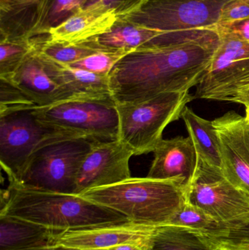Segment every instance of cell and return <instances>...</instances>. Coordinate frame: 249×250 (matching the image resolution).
<instances>
[{"label":"cell","instance_id":"83f0119b","mask_svg":"<svg viewBox=\"0 0 249 250\" xmlns=\"http://www.w3.org/2000/svg\"><path fill=\"white\" fill-rule=\"evenodd\" d=\"M36 105L14 83L0 78V110Z\"/></svg>","mask_w":249,"mask_h":250},{"label":"cell","instance_id":"52a82bcc","mask_svg":"<svg viewBox=\"0 0 249 250\" xmlns=\"http://www.w3.org/2000/svg\"><path fill=\"white\" fill-rule=\"evenodd\" d=\"M186 200L228 229L249 221V195L231 183L222 169L199 158L195 174L187 185Z\"/></svg>","mask_w":249,"mask_h":250},{"label":"cell","instance_id":"ac0fdd59","mask_svg":"<svg viewBox=\"0 0 249 250\" xmlns=\"http://www.w3.org/2000/svg\"><path fill=\"white\" fill-rule=\"evenodd\" d=\"M0 250L51 249L58 231L12 217H0Z\"/></svg>","mask_w":249,"mask_h":250},{"label":"cell","instance_id":"7c38bea8","mask_svg":"<svg viewBox=\"0 0 249 250\" xmlns=\"http://www.w3.org/2000/svg\"><path fill=\"white\" fill-rule=\"evenodd\" d=\"M157 226L132 221L98 225L82 229L58 230L53 236L51 248L80 250L114 248L130 242L153 239Z\"/></svg>","mask_w":249,"mask_h":250},{"label":"cell","instance_id":"30bf717a","mask_svg":"<svg viewBox=\"0 0 249 250\" xmlns=\"http://www.w3.org/2000/svg\"><path fill=\"white\" fill-rule=\"evenodd\" d=\"M219 36V47L196 86L194 100L233 103L249 89V42Z\"/></svg>","mask_w":249,"mask_h":250},{"label":"cell","instance_id":"d590c367","mask_svg":"<svg viewBox=\"0 0 249 250\" xmlns=\"http://www.w3.org/2000/svg\"><path fill=\"white\" fill-rule=\"evenodd\" d=\"M80 250H109V249H103V248H96V249H85Z\"/></svg>","mask_w":249,"mask_h":250},{"label":"cell","instance_id":"9c48e42d","mask_svg":"<svg viewBox=\"0 0 249 250\" xmlns=\"http://www.w3.org/2000/svg\"><path fill=\"white\" fill-rule=\"evenodd\" d=\"M231 0H146L118 20L161 32L215 29Z\"/></svg>","mask_w":249,"mask_h":250},{"label":"cell","instance_id":"cb8c5ba5","mask_svg":"<svg viewBox=\"0 0 249 250\" xmlns=\"http://www.w3.org/2000/svg\"><path fill=\"white\" fill-rule=\"evenodd\" d=\"M168 225L194 229L206 236H215L228 229V226L187 201Z\"/></svg>","mask_w":249,"mask_h":250},{"label":"cell","instance_id":"6da1fadb","mask_svg":"<svg viewBox=\"0 0 249 250\" xmlns=\"http://www.w3.org/2000/svg\"><path fill=\"white\" fill-rule=\"evenodd\" d=\"M216 29L162 32L123 57L108 75L115 104L140 103L165 92H189L211 64Z\"/></svg>","mask_w":249,"mask_h":250},{"label":"cell","instance_id":"e0dca14e","mask_svg":"<svg viewBox=\"0 0 249 250\" xmlns=\"http://www.w3.org/2000/svg\"><path fill=\"white\" fill-rule=\"evenodd\" d=\"M39 48L29 54L7 80L14 83L38 106L65 101L62 90L48 74Z\"/></svg>","mask_w":249,"mask_h":250},{"label":"cell","instance_id":"d4e9b609","mask_svg":"<svg viewBox=\"0 0 249 250\" xmlns=\"http://www.w3.org/2000/svg\"><path fill=\"white\" fill-rule=\"evenodd\" d=\"M39 50L45 57L64 64H70L99 51H104L91 41L81 43L64 44L50 42L45 40L41 42Z\"/></svg>","mask_w":249,"mask_h":250},{"label":"cell","instance_id":"74e56055","mask_svg":"<svg viewBox=\"0 0 249 250\" xmlns=\"http://www.w3.org/2000/svg\"><path fill=\"white\" fill-rule=\"evenodd\" d=\"M213 247H214V246H213ZM214 248H215V247H214ZM216 248V250H224L220 249V248Z\"/></svg>","mask_w":249,"mask_h":250},{"label":"cell","instance_id":"277c9868","mask_svg":"<svg viewBox=\"0 0 249 250\" xmlns=\"http://www.w3.org/2000/svg\"><path fill=\"white\" fill-rule=\"evenodd\" d=\"M35 106L0 110V163L9 183L19 180L32 156L42 147L84 138L39 120L34 112Z\"/></svg>","mask_w":249,"mask_h":250},{"label":"cell","instance_id":"7402d4cb","mask_svg":"<svg viewBox=\"0 0 249 250\" xmlns=\"http://www.w3.org/2000/svg\"><path fill=\"white\" fill-rule=\"evenodd\" d=\"M152 250H216L201 232L194 229L165 225L158 227Z\"/></svg>","mask_w":249,"mask_h":250},{"label":"cell","instance_id":"8fae6325","mask_svg":"<svg viewBox=\"0 0 249 250\" xmlns=\"http://www.w3.org/2000/svg\"><path fill=\"white\" fill-rule=\"evenodd\" d=\"M133 155V149L121 140L95 141L80 164L76 195L131 178L130 160Z\"/></svg>","mask_w":249,"mask_h":250},{"label":"cell","instance_id":"9a60e30c","mask_svg":"<svg viewBox=\"0 0 249 250\" xmlns=\"http://www.w3.org/2000/svg\"><path fill=\"white\" fill-rule=\"evenodd\" d=\"M114 10L99 5L83 7L48 32L50 42L77 44L108 32L118 21Z\"/></svg>","mask_w":249,"mask_h":250},{"label":"cell","instance_id":"e575fe53","mask_svg":"<svg viewBox=\"0 0 249 250\" xmlns=\"http://www.w3.org/2000/svg\"><path fill=\"white\" fill-rule=\"evenodd\" d=\"M75 250L66 249V248H51V249H45V250Z\"/></svg>","mask_w":249,"mask_h":250},{"label":"cell","instance_id":"3957f363","mask_svg":"<svg viewBox=\"0 0 249 250\" xmlns=\"http://www.w3.org/2000/svg\"><path fill=\"white\" fill-rule=\"evenodd\" d=\"M187 184L179 179L130 178L108 186L87 189L78 195L121 213L134 223L169 224L186 203Z\"/></svg>","mask_w":249,"mask_h":250},{"label":"cell","instance_id":"1f68e13d","mask_svg":"<svg viewBox=\"0 0 249 250\" xmlns=\"http://www.w3.org/2000/svg\"><path fill=\"white\" fill-rule=\"evenodd\" d=\"M38 1L39 0H0L1 22L32 7L35 9Z\"/></svg>","mask_w":249,"mask_h":250},{"label":"cell","instance_id":"8992f818","mask_svg":"<svg viewBox=\"0 0 249 250\" xmlns=\"http://www.w3.org/2000/svg\"><path fill=\"white\" fill-rule=\"evenodd\" d=\"M95 141L80 138L45 146L34 154L19 180L9 184L76 195L80 164Z\"/></svg>","mask_w":249,"mask_h":250},{"label":"cell","instance_id":"ba28073f","mask_svg":"<svg viewBox=\"0 0 249 250\" xmlns=\"http://www.w3.org/2000/svg\"><path fill=\"white\" fill-rule=\"evenodd\" d=\"M34 112L42 121L92 141H114L119 136V118L112 98L69 100L48 106L35 105Z\"/></svg>","mask_w":249,"mask_h":250},{"label":"cell","instance_id":"4fadbf2b","mask_svg":"<svg viewBox=\"0 0 249 250\" xmlns=\"http://www.w3.org/2000/svg\"><path fill=\"white\" fill-rule=\"evenodd\" d=\"M225 177L249 195V118L229 111L213 120Z\"/></svg>","mask_w":249,"mask_h":250},{"label":"cell","instance_id":"ffe728a7","mask_svg":"<svg viewBox=\"0 0 249 250\" xmlns=\"http://www.w3.org/2000/svg\"><path fill=\"white\" fill-rule=\"evenodd\" d=\"M162 32L118 20L108 32L89 41L104 51L128 52L146 45Z\"/></svg>","mask_w":249,"mask_h":250},{"label":"cell","instance_id":"d6a6232c","mask_svg":"<svg viewBox=\"0 0 249 250\" xmlns=\"http://www.w3.org/2000/svg\"><path fill=\"white\" fill-rule=\"evenodd\" d=\"M152 241H143V242H130L123 244L114 248H108L109 250H152Z\"/></svg>","mask_w":249,"mask_h":250},{"label":"cell","instance_id":"8d00e7d4","mask_svg":"<svg viewBox=\"0 0 249 250\" xmlns=\"http://www.w3.org/2000/svg\"><path fill=\"white\" fill-rule=\"evenodd\" d=\"M246 113H247V114H246V116H247V117H249V108H246Z\"/></svg>","mask_w":249,"mask_h":250},{"label":"cell","instance_id":"836d02e7","mask_svg":"<svg viewBox=\"0 0 249 250\" xmlns=\"http://www.w3.org/2000/svg\"><path fill=\"white\" fill-rule=\"evenodd\" d=\"M233 103L240 104L244 105L246 108H249V89L246 90L245 92L241 93L236 99L234 101Z\"/></svg>","mask_w":249,"mask_h":250},{"label":"cell","instance_id":"2e32d148","mask_svg":"<svg viewBox=\"0 0 249 250\" xmlns=\"http://www.w3.org/2000/svg\"><path fill=\"white\" fill-rule=\"evenodd\" d=\"M41 55L48 74L62 90L65 101L112 98L108 76L75 68Z\"/></svg>","mask_w":249,"mask_h":250},{"label":"cell","instance_id":"484cf974","mask_svg":"<svg viewBox=\"0 0 249 250\" xmlns=\"http://www.w3.org/2000/svg\"><path fill=\"white\" fill-rule=\"evenodd\" d=\"M129 53L125 51H99L67 65L99 76H108L115 64Z\"/></svg>","mask_w":249,"mask_h":250},{"label":"cell","instance_id":"603a6c76","mask_svg":"<svg viewBox=\"0 0 249 250\" xmlns=\"http://www.w3.org/2000/svg\"><path fill=\"white\" fill-rule=\"evenodd\" d=\"M40 42L26 36L0 38V78L11 77Z\"/></svg>","mask_w":249,"mask_h":250},{"label":"cell","instance_id":"f35d334b","mask_svg":"<svg viewBox=\"0 0 249 250\" xmlns=\"http://www.w3.org/2000/svg\"><path fill=\"white\" fill-rule=\"evenodd\" d=\"M248 118H249V117H248Z\"/></svg>","mask_w":249,"mask_h":250},{"label":"cell","instance_id":"4dcf8cb0","mask_svg":"<svg viewBox=\"0 0 249 250\" xmlns=\"http://www.w3.org/2000/svg\"><path fill=\"white\" fill-rule=\"evenodd\" d=\"M249 18V0H231L222 9L219 23Z\"/></svg>","mask_w":249,"mask_h":250},{"label":"cell","instance_id":"5b68a950","mask_svg":"<svg viewBox=\"0 0 249 250\" xmlns=\"http://www.w3.org/2000/svg\"><path fill=\"white\" fill-rule=\"evenodd\" d=\"M193 100L189 91L165 92L143 102L117 104L118 139L133 149L134 155L153 152L163 139L166 126L181 118Z\"/></svg>","mask_w":249,"mask_h":250},{"label":"cell","instance_id":"5bb4252c","mask_svg":"<svg viewBox=\"0 0 249 250\" xmlns=\"http://www.w3.org/2000/svg\"><path fill=\"white\" fill-rule=\"evenodd\" d=\"M153 152L154 157L148 178L179 179L187 185L192 180L198 165V156L190 136L162 139Z\"/></svg>","mask_w":249,"mask_h":250},{"label":"cell","instance_id":"f546056e","mask_svg":"<svg viewBox=\"0 0 249 250\" xmlns=\"http://www.w3.org/2000/svg\"><path fill=\"white\" fill-rule=\"evenodd\" d=\"M215 29L219 35L249 42V18L219 23Z\"/></svg>","mask_w":249,"mask_h":250},{"label":"cell","instance_id":"4316f807","mask_svg":"<svg viewBox=\"0 0 249 250\" xmlns=\"http://www.w3.org/2000/svg\"><path fill=\"white\" fill-rule=\"evenodd\" d=\"M215 248L224 250H249V221L224 230L215 236H206Z\"/></svg>","mask_w":249,"mask_h":250},{"label":"cell","instance_id":"7a4b0ae2","mask_svg":"<svg viewBox=\"0 0 249 250\" xmlns=\"http://www.w3.org/2000/svg\"><path fill=\"white\" fill-rule=\"evenodd\" d=\"M1 197L0 217L19 219L52 230L128 221L121 213L74 194L38 190L9 184L7 189L1 191Z\"/></svg>","mask_w":249,"mask_h":250},{"label":"cell","instance_id":"f1b7e54d","mask_svg":"<svg viewBox=\"0 0 249 250\" xmlns=\"http://www.w3.org/2000/svg\"><path fill=\"white\" fill-rule=\"evenodd\" d=\"M146 1V0H88L83 7L93 5L102 6L110 10H115L120 19L137 10Z\"/></svg>","mask_w":249,"mask_h":250},{"label":"cell","instance_id":"d6986e66","mask_svg":"<svg viewBox=\"0 0 249 250\" xmlns=\"http://www.w3.org/2000/svg\"><path fill=\"white\" fill-rule=\"evenodd\" d=\"M181 119L187 126L189 136L192 139L199 160L222 169L219 138L213 121L202 118L188 106L183 111Z\"/></svg>","mask_w":249,"mask_h":250},{"label":"cell","instance_id":"44dd1931","mask_svg":"<svg viewBox=\"0 0 249 250\" xmlns=\"http://www.w3.org/2000/svg\"><path fill=\"white\" fill-rule=\"evenodd\" d=\"M88 0H39L32 16L28 36L48 35L49 31L77 13Z\"/></svg>","mask_w":249,"mask_h":250}]
</instances>
